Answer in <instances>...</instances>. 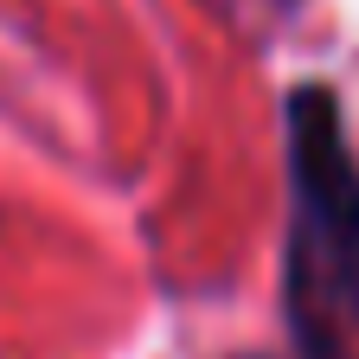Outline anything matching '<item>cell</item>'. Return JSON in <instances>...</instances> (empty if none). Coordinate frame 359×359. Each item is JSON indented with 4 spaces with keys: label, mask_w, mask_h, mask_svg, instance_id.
<instances>
[{
    "label": "cell",
    "mask_w": 359,
    "mask_h": 359,
    "mask_svg": "<svg viewBox=\"0 0 359 359\" xmlns=\"http://www.w3.org/2000/svg\"><path fill=\"white\" fill-rule=\"evenodd\" d=\"M283 187V353L269 359H359V148L321 77L289 83Z\"/></svg>",
    "instance_id": "cell-1"
}]
</instances>
